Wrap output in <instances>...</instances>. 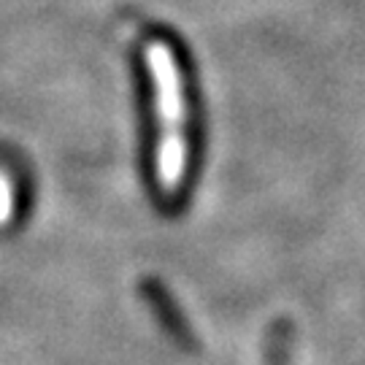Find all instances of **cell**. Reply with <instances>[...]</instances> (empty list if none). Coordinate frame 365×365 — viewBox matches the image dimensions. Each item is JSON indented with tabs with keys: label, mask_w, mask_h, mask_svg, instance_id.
Listing matches in <instances>:
<instances>
[{
	"label": "cell",
	"mask_w": 365,
	"mask_h": 365,
	"mask_svg": "<svg viewBox=\"0 0 365 365\" xmlns=\"http://www.w3.org/2000/svg\"><path fill=\"white\" fill-rule=\"evenodd\" d=\"M146 71L152 76V101L157 119L155 144V173L157 184L165 195H176L187 176L190 163V141H187V87L179 57L168 41L155 38L144 49Z\"/></svg>",
	"instance_id": "1"
},
{
	"label": "cell",
	"mask_w": 365,
	"mask_h": 365,
	"mask_svg": "<svg viewBox=\"0 0 365 365\" xmlns=\"http://www.w3.org/2000/svg\"><path fill=\"white\" fill-rule=\"evenodd\" d=\"M11 184L0 176V220H6V214L11 209Z\"/></svg>",
	"instance_id": "2"
}]
</instances>
